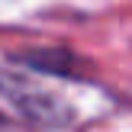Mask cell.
I'll list each match as a JSON object with an SVG mask.
<instances>
[{"mask_svg": "<svg viewBox=\"0 0 132 132\" xmlns=\"http://www.w3.org/2000/svg\"><path fill=\"white\" fill-rule=\"evenodd\" d=\"M0 132H16V129L10 126V122H6V116H0Z\"/></svg>", "mask_w": 132, "mask_h": 132, "instance_id": "2", "label": "cell"}, {"mask_svg": "<svg viewBox=\"0 0 132 132\" xmlns=\"http://www.w3.org/2000/svg\"><path fill=\"white\" fill-rule=\"evenodd\" d=\"M0 94L39 126H68L71 122V106L58 97L52 84L42 81V74L23 68L19 61L0 58Z\"/></svg>", "mask_w": 132, "mask_h": 132, "instance_id": "1", "label": "cell"}]
</instances>
